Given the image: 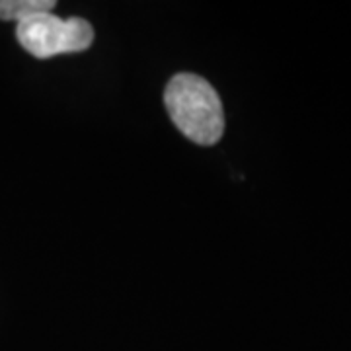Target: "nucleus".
<instances>
[{
	"label": "nucleus",
	"mask_w": 351,
	"mask_h": 351,
	"mask_svg": "<svg viewBox=\"0 0 351 351\" xmlns=\"http://www.w3.org/2000/svg\"><path fill=\"white\" fill-rule=\"evenodd\" d=\"M170 119L189 141L201 147L217 145L225 133L223 101L205 78L191 73L176 75L164 92Z\"/></svg>",
	"instance_id": "f257e3e1"
},
{
	"label": "nucleus",
	"mask_w": 351,
	"mask_h": 351,
	"mask_svg": "<svg viewBox=\"0 0 351 351\" xmlns=\"http://www.w3.org/2000/svg\"><path fill=\"white\" fill-rule=\"evenodd\" d=\"M16 38L29 55L49 59L64 53H80L94 41V29L82 18L63 20L53 12L38 14L16 25Z\"/></svg>",
	"instance_id": "f03ea898"
},
{
	"label": "nucleus",
	"mask_w": 351,
	"mask_h": 351,
	"mask_svg": "<svg viewBox=\"0 0 351 351\" xmlns=\"http://www.w3.org/2000/svg\"><path fill=\"white\" fill-rule=\"evenodd\" d=\"M55 0H0V20L24 22L38 14L53 12Z\"/></svg>",
	"instance_id": "7ed1b4c3"
}]
</instances>
